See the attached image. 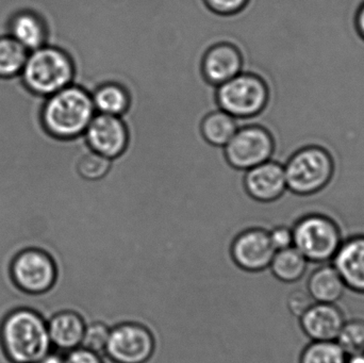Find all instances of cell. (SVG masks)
<instances>
[{
  "mask_svg": "<svg viewBox=\"0 0 364 363\" xmlns=\"http://www.w3.org/2000/svg\"><path fill=\"white\" fill-rule=\"evenodd\" d=\"M48 320L29 308L9 313L0 325V343L6 357L14 363H36L53 351Z\"/></svg>",
  "mask_w": 364,
  "mask_h": 363,
  "instance_id": "cell-1",
  "label": "cell"
},
{
  "mask_svg": "<svg viewBox=\"0 0 364 363\" xmlns=\"http://www.w3.org/2000/svg\"><path fill=\"white\" fill-rule=\"evenodd\" d=\"M95 114L91 92L73 83L45 99L42 123L50 136L74 140L83 136Z\"/></svg>",
  "mask_w": 364,
  "mask_h": 363,
  "instance_id": "cell-2",
  "label": "cell"
},
{
  "mask_svg": "<svg viewBox=\"0 0 364 363\" xmlns=\"http://www.w3.org/2000/svg\"><path fill=\"white\" fill-rule=\"evenodd\" d=\"M21 76L30 92L47 98L74 83L76 66L68 51L45 45L30 51Z\"/></svg>",
  "mask_w": 364,
  "mask_h": 363,
  "instance_id": "cell-3",
  "label": "cell"
},
{
  "mask_svg": "<svg viewBox=\"0 0 364 363\" xmlns=\"http://www.w3.org/2000/svg\"><path fill=\"white\" fill-rule=\"evenodd\" d=\"M287 189L301 197L316 195L333 180L335 158L328 149L318 144L296 149L284 164Z\"/></svg>",
  "mask_w": 364,
  "mask_h": 363,
  "instance_id": "cell-4",
  "label": "cell"
},
{
  "mask_svg": "<svg viewBox=\"0 0 364 363\" xmlns=\"http://www.w3.org/2000/svg\"><path fill=\"white\" fill-rule=\"evenodd\" d=\"M291 228L293 246L312 264L331 261L344 240L337 222L324 213L303 215Z\"/></svg>",
  "mask_w": 364,
  "mask_h": 363,
  "instance_id": "cell-5",
  "label": "cell"
},
{
  "mask_svg": "<svg viewBox=\"0 0 364 363\" xmlns=\"http://www.w3.org/2000/svg\"><path fill=\"white\" fill-rule=\"evenodd\" d=\"M269 97L267 81L255 72H240L216 87L214 92L218 108L240 121L260 115L269 104Z\"/></svg>",
  "mask_w": 364,
  "mask_h": 363,
  "instance_id": "cell-6",
  "label": "cell"
},
{
  "mask_svg": "<svg viewBox=\"0 0 364 363\" xmlns=\"http://www.w3.org/2000/svg\"><path fill=\"white\" fill-rule=\"evenodd\" d=\"M276 142L269 129L261 125L240 127L223 148V155L229 166L246 172L255 166L272 160Z\"/></svg>",
  "mask_w": 364,
  "mask_h": 363,
  "instance_id": "cell-7",
  "label": "cell"
},
{
  "mask_svg": "<svg viewBox=\"0 0 364 363\" xmlns=\"http://www.w3.org/2000/svg\"><path fill=\"white\" fill-rule=\"evenodd\" d=\"M155 349V337L147 326L124 321L111 327L104 356L113 363H146Z\"/></svg>",
  "mask_w": 364,
  "mask_h": 363,
  "instance_id": "cell-8",
  "label": "cell"
},
{
  "mask_svg": "<svg viewBox=\"0 0 364 363\" xmlns=\"http://www.w3.org/2000/svg\"><path fill=\"white\" fill-rule=\"evenodd\" d=\"M11 276L15 285L30 294H42L55 286L58 277L57 264L44 249H23L11 262Z\"/></svg>",
  "mask_w": 364,
  "mask_h": 363,
  "instance_id": "cell-9",
  "label": "cell"
},
{
  "mask_svg": "<svg viewBox=\"0 0 364 363\" xmlns=\"http://www.w3.org/2000/svg\"><path fill=\"white\" fill-rule=\"evenodd\" d=\"M83 139L90 151L114 161L123 157L129 147V126L123 117L96 113Z\"/></svg>",
  "mask_w": 364,
  "mask_h": 363,
  "instance_id": "cell-10",
  "label": "cell"
},
{
  "mask_svg": "<svg viewBox=\"0 0 364 363\" xmlns=\"http://www.w3.org/2000/svg\"><path fill=\"white\" fill-rule=\"evenodd\" d=\"M229 251L235 266L250 273L267 270L276 253L269 229L262 226H250L237 232Z\"/></svg>",
  "mask_w": 364,
  "mask_h": 363,
  "instance_id": "cell-11",
  "label": "cell"
},
{
  "mask_svg": "<svg viewBox=\"0 0 364 363\" xmlns=\"http://www.w3.org/2000/svg\"><path fill=\"white\" fill-rule=\"evenodd\" d=\"M243 187L248 197L259 204H273L288 191L284 164L269 160L244 172Z\"/></svg>",
  "mask_w": 364,
  "mask_h": 363,
  "instance_id": "cell-12",
  "label": "cell"
},
{
  "mask_svg": "<svg viewBox=\"0 0 364 363\" xmlns=\"http://www.w3.org/2000/svg\"><path fill=\"white\" fill-rule=\"evenodd\" d=\"M243 66L242 51L230 42H218L208 47L200 60L203 80L215 87L243 72Z\"/></svg>",
  "mask_w": 364,
  "mask_h": 363,
  "instance_id": "cell-13",
  "label": "cell"
},
{
  "mask_svg": "<svg viewBox=\"0 0 364 363\" xmlns=\"http://www.w3.org/2000/svg\"><path fill=\"white\" fill-rule=\"evenodd\" d=\"M337 304L314 303L299 319V327L311 341H336L346 323Z\"/></svg>",
  "mask_w": 364,
  "mask_h": 363,
  "instance_id": "cell-14",
  "label": "cell"
},
{
  "mask_svg": "<svg viewBox=\"0 0 364 363\" xmlns=\"http://www.w3.org/2000/svg\"><path fill=\"white\" fill-rule=\"evenodd\" d=\"M346 289L364 296V234L343 240L331 260Z\"/></svg>",
  "mask_w": 364,
  "mask_h": 363,
  "instance_id": "cell-15",
  "label": "cell"
},
{
  "mask_svg": "<svg viewBox=\"0 0 364 363\" xmlns=\"http://www.w3.org/2000/svg\"><path fill=\"white\" fill-rule=\"evenodd\" d=\"M53 351L66 353L81 347L87 322L75 310H61L47 321Z\"/></svg>",
  "mask_w": 364,
  "mask_h": 363,
  "instance_id": "cell-16",
  "label": "cell"
},
{
  "mask_svg": "<svg viewBox=\"0 0 364 363\" xmlns=\"http://www.w3.org/2000/svg\"><path fill=\"white\" fill-rule=\"evenodd\" d=\"M8 36H12L29 53L49 44L46 21L32 11H21L10 19Z\"/></svg>",
  "mask_w": 364,
  "mask_h": 363,
  "instance_id": "cell-17",
  "label": "cell"
},
{
  "mask_svg": "<svg viewBox=\"0 0 364 363\" xmlns=\"http://www.w3.org/2000/svg\"><path fill=\"white\" fill-rule=\"evenodd\" d=\"M306 290L314 303L337 304L343 298L346 287L333 264H324L310 274Z\"/></svg>",
  "mask_w": 364,
  "mask_h": 363,
  "instance_id": "cell-18",
  "label": "cell"
},
{
  "mask_svg": "<svg viewBox=\"0 0 364 363\" xmlns=\"http://www.w3.org/2000/svg\"><path fill=\"white\" fill-rule=\"evenodd\" d=\"M96 113L123 117L132 108L129 90L119 81H106L91 92Z\"/></svg>",
  "mask_w": 364,
  "mask_h": 363,
  "instance_id": "cell-19",
  "label": "cell"
},
{
  "mask_svg": "<svg viewBox=\"0 0 364 363\" xmlns=\"http://www.w3.org/2000/svg\"><path fill=\"white\" fill-rule=\"evenodd\" d=\"M239 119L220 109L207 113L199 124L201 138L210 146L224 148L239 129Z\"/></svg>",
  "mask_w": 364,
  "mask_h": 363,
  "instance_id": "cell-20",
  "label": "cell"
},
{
  "mask_svg": "<svg viewBox=\"0 0 364 363\" xmlns=\"http://www.w3.org/2000/svg\"><path fill=\"white\" fill-rule=\"evenodd\" d=\"M308 260L294 246L277 251L269 266V273L282 283H294L305 276Z\"/></svg>",
  "mask_w": 364,
  "mask_h": 363,
  "instance_id": "cell-21",
  "label": "cell"
},
{
  "mask_svg": "<svg viewBox=\"0 0 364 363\" xmlns=\"http://www.w3.org/2000/svg\"><path fill=\"white\" fill-rule=\"evenodd\" d=\"M29 51L10 36H0V78H13L23 72Z\"/></svg>",
  "mask_w": 364,
  "mask_h": 363,
  "instance_id": "cell-22",
  "label": "cell"
},
{
  "mask_svg": "<svg viewBox=\"0 0 364 363\" xmlns=\"http://www.w3.org/2000/svg\"><path fill=\"white\" fill-rule=\"evenodd\" d=\"M348 355L336 341H311L304 347L299 363H346Z\"/></svg>",
  "mask_w": 364,
  "mask_h": 363,
  "instance_id": "cell-23",
  "label": "cell"
},
{
  "mask_svg": "<svg viewBox=\"0 0 364 363\" xmlns=\"http://www.w3.org/2000/svg\"><path fill=\"white\" fill-rule=\"evenodd\" d=\"M113 160L87 149L77 160L78 176L87 183H98L112 170Z\"/></svg>",
  "mask_w": 364,
  "mask_h": 363,
  "instance_id": "cell-24",
  "label": "cell"
},
{
  "mask_svg": "<svg viewBox=\"0 0 364 363\" xmlns=\"http://www.w3.org/2000/svg\"><path fill=\"white\" fill-rule=\"evenodd\" d=\"M336 342L348 356L364 353V321L360 319L346 321Z\"/></svg>",
  "mask_w": 364,
  "mask_h": 363,
  "instance_id": "cell-25",
  "label": "cell"
},
{
  "mask_svg": "<svg viewBox=\"0 0 364 363\" xmlns=\"http://www.w3.org/2000/svg\"><path fill=\"white\" fill-rule=\"evenodd\" d=\"M110 332V326L105 322H87L81 347L90 350V351L95 352L100 355H105Z\"/></svg>",
  "mask_w": 364,
  "mask_h": 363,
  "instance_id": "cell-26",
  "label": "cell"
},
{
  "mask_svg": "<svg viewBox=\"0 0 364 363\" xmlns=\"http://www.w3.org/2000/svg\"><path fill=\"white\" fill-rule=\"evenodd\" d=\"M314 304V300H312L307 290L303 289L293 290L289 293L286 300L289 313L296 319H299Z\"/></svg>",
  "mask_w": 364,
  "mask_h": 363,
  "instance_id": "cell-27",
  "label": "cell"
},
{
  "mask_svg": "<svg viewBox=\"0 0 364 363\" xmlns=\"http://www.w3.org/2000/svg\"><path fill=\"white\" fill-rule=\"evenodd\" d=\"M205 6L211 12L220 16H231L244 10L248 0H205Z\"/></svg>",
  "mask_w": 364,
  "mask_h": 363,
  "instance_id": "cell-28",
  "label": "cell"
},
{
  "mask_svg": "<svg viewBox=\"0 0 364 363\" xmlns=\"http://www.w3.org/2000/svg\"><path fill=\"white\" fill-rule=\"evenodd\" d=\"M269 240L275 251L293 246L292 228L287 225H276L269 230Z\"/></svg>",
  "mask_w": 364,
  "mask_h": 363,
  "instance_id": "cell-29",
  "label": "cell"
},
{
  "mask_svg": "<svg viewBox=\"0 0 364 363\" xmlns=\"http://www.w3.org/2000/svg\"><path fill=\"white\" fill-rule=\"evenodd\" d=\"M63 363H106L104 355L79 347L63 353Z\"/></svg>",
  "mask_w": 364,
  "mask_h": 363,
  "instance_id": "cell-30",
  "label": "cell"
},
{
  "mask_svg": "<svg viewBox=\"0 0 364 363\" xmlns=\"http://www.w3.org/2000/svg\"><path fill=\"white\" fill-rule=\"evenodd\" d=\"M355 29L364 42V1L357 9L354 16Z\"/></svg>",
  "mask_w": 364,
  "mask_h": 363,
  "instance_id": "cell-31",
  "label": "cell"
},
{
  "mask_svg": "<svg viewBox=\"0 0 364 363\" xmlns=\"http://www.w3.org/2000/svg\"><path fill=\"white\" fill-rule=\"evenodd\" d=\"M36 363H63V354L53 351L46 357Z\"/></svg>",
  "mask_w": 364,
  "mask_h": 363,
  "instance_id": "cell-32",
  "label": "cell"
},
{
  "mask_svg": "<svg viewBox=\"0 0 364 363\" xmlns=\"http://www.w3.org/2000/svg\"><path fill=\"white\" fill-rule=\"evenodd\" d=\"M346 363H364V353L348 356V362Z\"/></svg>",
  "mask_w": 364,
  "mask_h": 363,
  "instance_id": "cell-33",
  "label": "cell"
}]
</instances>
